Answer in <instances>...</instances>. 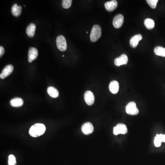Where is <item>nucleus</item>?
I'll return each instance as SVG.
<instances>
[{
    "mask_svg": "<svg viewBox=\"0 0 165 165\" xmlns=\"http://www.w3.org/2000/svg\"><path fill=\"white\" fill-rule=\"evenodd\" d=\"M161 138V140L162 142H165V135H162L161 134L160 135Z\"/></svg>",
    "mask_w": 165,
    "mask_h": 165,
    "instance_id": "a878e982",
    "label": "nucleus"
},
{
    "mask_svg": "<svg viewBox=\"0 0 165 165\" xmlns=\"http://www.w3.org/2000/svg\"><path fill=\"white\" fill-rule=\"evenodd\" d=\"M72 3V0H63L62 2V5L63 8L65 9H68L71 7Z\"/></svg>",
    "mask_w": 165,
    "mask_h": 165,
    "instance_id": "412c9836",
    "label": "nucleus"
},
{
    "mask_svg": "<svg viewBox=\"0 0 165 165\" xmlns=\"http://www.w3.org/2000/svg\"><path fill=\"white\" fill-rule=\"evenodd\" d=\"M4 52H5V50H4V48H3V46H0V56L1 57L3 56Z\"/></svg>",
    "mask_w": 165,
    "mask_h": 165,
    "instance_id": "393cba45",
    "label": "nucleus"
},
{
    "mask_svg": "<svg viewBox=\"0 0 165 165\" xmlns=\"http://www.w3.org/2000/svg\"><path fill=\"white\" fill-rule=\"evenodd\" d=\"M47 93L50 96L54 98H56L59 96V92L56 88L54 87L50 86L47 88Z\"/></svg>",
    "mask_w": 165,
    "mask_h": 165,
    "instance_id": "a211bd4d",
    "label": "nucleus"
},
{
    "mask_svg": "<svg viewBox=\"0 0 165 165\" xmlns=\"http://www.w3.org/2000/svg\"><path fill=\"white\" fill-rule=\"evenodd\" d=\"M144 24L145 26L147 28V29L149 30L153 29L155 25L154 21L150 19H146L144 20Z\"/></svg>",
    "mask_w": 165,
    "mask_h": 165,
    "instance_id": "aec40b11",
    "label": "nucleus"
},
{
    "mask_svg": "<svg viewBox=\"0 0 165 165\" xmlns=\"http://www.w3.org/2000/svg\"><path fill=\"white\" fill-rule=\"evenodd\" d=\"M143 37L141 34H138L132 37L130 40V45L131 47L135 48L139 44V41L142 39Z\"/></svg>",
    "mask_w": 165,
    "mask_h": 165,
    "instance_id": "f8f14e48",
    "label": "nucleus"
},
{
    "mask_svg": "<svg viewBox=\"0 0 165 165\" xmlns=\"http://www.w3.org/2000/svg\"><path fill=\"white\" fill-rule=\"evenodd\" d=\"M38 56V51L35 47H30L28 53V61L29 62H32L33 60L36 59Z\"/></svg>",
    "mask_w": 165,
    "mask_h": 165,
    "instance_id": "9b49d317",
    "label": "nucleus"
},
{
    "mask_svg": "<svg viewBox=\"0 0 165 165\" xmlns=\"http://www.w3.org/2000/svg\"><path fill=\"white\" fill-rule=\"evenodd\" d=\"M128 133V129L125 124L123 123H118L113 129V134L115 135L123 134L125 135Z\"/></svg>",
    "mask_w": 165,
    "mask_h": 165,
    "instance_id": "39448f33",
    "label": "nucleus"
},
{
    "mask_svg": "<svg viewBox=\"0 0 165 165\" xmlns=\"http://www.w3.org/2000/svg\"><path fill=\"white\" fill-rule=\"evenodd\" d=\"M154 52L157 56L165 57V48L161 46H156L154 49Z\"/></svg>",
    "mask_w": 165,
    "mask_h": 165,
    "instance_id": "6ab92c4d",
    "label": "nucleus"
},
{
    "mask_svg": "<svg viewBox=\"0 0 165 165\" xmlns=\"http://www.w3.org/2000/svg\"><path fill=\"white\" fill-rule=\"evenodd\" d=\"M94 129V128L93 125L91 123L89 122L85 123L82 126V133H84L85 135L92 134L93 132Z\"/></svg>",
    "mask_w": 165,
    "mask_h": 165,
    "instance_id": "423d86ee",
    "label": "nucleus"
},
{
    "mask_svg": "<svg viewBox=\"0 0 165 165\" xmlns=\"http://www.w3.org/2000/svg\"><path fill=\"white\" fill-rule=\"evenodd\" d=\"M22 7L21 6H19L17 4H14L12 7V13L15 17H19L21 14Z\"/></svg>",
    "mask_w": 165,
    "mask_h": 165,
    "instance_id": "dca6fc26",
    "label": "nucleus"
},
{
    "mask_svg": "<svg viewBox=\"0 0 165 165\" xmlns=\"http://www.w3.org/2000/svg\"><path fill=\"white\" fill-rule=\"evenodd\" d=\"M123 16L122 14H117V15H116V16L114 17V19H113V26H114L115 28H117V29L120 28L121 27V26L123 25Z\"/></svg>",
    "mask_w": 165,
    "mask_h": 165,
    "instance_id": "0eeeda50",
    "label": "nucleus"
},
{
    "mask_svg": "<svg viewBox=\"0 0 165 165\" xmlns=\"http://www.w3.org/2000/svg\"><path fill=\"white\" fill-rule=\"evenodd\" d=\"M14 68L13 65H8L5 67L2 70V72L0 74V78L1 79H5L7 77H8V76L10 75L13 71Z\"/></svg>",
    "mask_w": 165,
    "mask_h": 165,
    "instance_id": "1a4fd4ad",
    "label": "nucleus"
},
{
    "mask_svg": "<svg viewBox=\"0 0 165 165\" xmlns=\"http://www.w3.org/2000/svg\"><path fill=\"white\" fill-rule=\"evenodd\" d=\"M162 142L161 138L160 135H157L156 137L155 138L154 144L155 146L158 147H160L161 145V143Z\"/></svg>",
    "mask_w": 165,
    "mask_h": 165,
    "instance_id": "4be33fe9",
    "label": "nucleus"
},
{
    "mask_svg": "<svg viewBox=\"0 0 165 165\" xmlns=\"http://www.w3.org/2000/svg\"><path fill=\"white\" fill-rule=\"evenodd\" d=\"M56 45L59 50L64 51L67 50V44L66 39L63 36H59L56 39Z\"/></svg>",
    "mask_w": 165,
    "mask_h": 165,
    "instance_id": "7ed1b4c3",
    "label": "nucleus"
},
{
    "mask_svg": "<svg viewBox=\"0 0 165 165\" xmlns=\"http://www.w3.org/2000/svg\"><path fill=\"white\" fill-rule=\"evenodd\" d=\"M146 1L151 8L155 9L156 7L158 1V0H147Z\"/></svg>",
    "mask_w": 165,
    "mask_h": 165,
    "instance_id": "5701e85b",
    "label": "nucleus"
},
{
    "mask_svg": "<svg viewBox=\"0 0 165 165\" xmlns=\"http://www.w3.org/2000/svg\"><path fill=\"white\" fill-rule=\"evenodd\" d=\"M101 36V29L99 25H94L92 29L91 32V41L93 42L97 41Z\"/></svg>",
    "mask_w": 165,
    "mask_h": 165,
    "instance_id": "f03ea898",
    "label": "nucleus"
},
{
    "mask_svg": "<svg viewBox=\"0 0 165 165\" xmlns=\"http://www.w3.org/2000/svg\"><path fill=\"white\" fill-rule=\"evenodd\" d=\"M16 160L15 156L13 155H11L8 157V165H16Z\"/></svg>",
    "mask_w": 165,
    "mask_h": 165,
    "instance_id": "b1692460",
    "label": "nucleus"
},
{
    "mask_svg": "<svg viewBox=\"0 0 165 165\" xmlns=\"http://www.w3.org/2000/svg\"><path fill=\"white\" fill-rule=\"evenodd\" d=\"M45 130L46 128L43 124H35L30 129L29 134L33 137H37L43 135Z\"/></svg>",
    "mask_w": 165,
    "mask_h": 165,
    "instance_id": "f257e3e1",
    "label": "nucleus"
},
{
    "mask_svg": "<svg viewBox=\"0 0 165 165\" xmlns=\"http://www.w3.org/2000/svg\"><path fill=\"white\" fill-rule=\"evenodd\" d=\"M119 85L118 82L117 81H112L109 85V89L112 94H116L119 91Z\"/></svg>",
    "mask_w": 165,
    "mask_h": 165,
    "instance_id": "4468645a",
    "label": "nucleus"
},
{
    "mask_svg": "<svg viewBox=\"0 0 165 165\" xmlns=\"http://www.w3.org/2000/svg\"><path fill=\"white\" fill-rule=\"evenodd\" d=\"M128 62V57L126 54H122L121 56L117 57L114 61V63L117 66L126 65Z\"/></svg>",
    "mask_w": 165,
    "mask_h": 165,
    "instance_id": "9d476101",
    "label": "nucleus"
},
{
    "mask_svg": "<svg viewBox=\"0 0 165 165\" xmlns=\"http://www.w3.org/2000/svg\"><path fill=\"white\" fill-rule=\"evenodd\" d=\"M23 104H24V100L20 98H14L11 100L10 101V105L13 107H20L22 106Z\"/></svg>",
    "mask_w": 165,
    "mask_h": 165,
    "instance_id": "2eb2a0df",
    "label": "nucleus"
},
{
    "mask_svg": "<svg viewBox=\"0 0 165 165\" xmlns=\"http://www.w3.org/2000/svg\"><path fill=\"white\" fill-rule=\"evenodd\" d=\"M126 111L128 114L131 115H136L139 112V109L137 107L136 103L134 101L129 102L126 106Z\"/></svg>",
    "mask_w": 165,
    "mask_h": 165,
    "instance_id": "20e7f679",
    "label": "nucleus"
},
{
    "mask_svg": "<svg viewBox=\"0 0 165 165\" xmlns=\"http://www.w3.org/2000/svg\"><path fill=\"white\" fill-rule=\"evenodd\" d=\"M36 30V25L35 24H30L27 28L26 33L28 36L30 37H33L35 34V31Z\"/></svg>",
    "mask_w": 165,
    "mask_h": 165,
    "instance_id": "f3484780",
    "label": "nucleus"
},
{
    "mask_svg": "<svg viewBox=\"0 0 165 165\" xmlns=\"http://www.w3.org/2000/svg\"><path fill=\"white\" fill-rule=\"evenodd\" d=\"M84 99L88 105L91 106L94 103V95L91 91H88L85 92Z\"/></svg>",
    "mask_w": 165,
    "mask_h": 165,
    "instance_id": "6e6552de",
    "label": "nucleus"
},
{
    "mask_svg": "<svg viewBox=\"0 0 165 165\" xmlns=\"http://www.w3.org/2000/svg\"><path fill=\"white\" fill-rule=\"evenodd\" d=\"M117 2L115 0L107 1L105 4L106 9L109 12L114 11L117 8Z\"/></svg>",
    "mask_w": 165,
    "mask_h": 165,
    "instance_id": "ddd939ff",
    "label": "nucleus"
}]
</instances>
